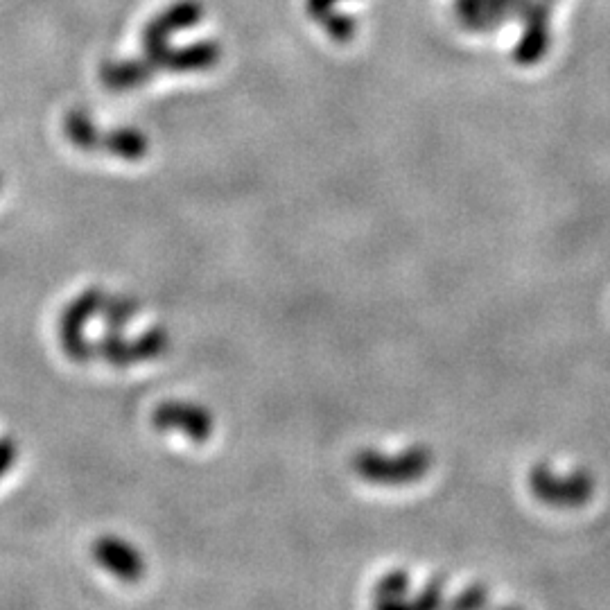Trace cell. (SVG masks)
<instances>
[{
    "mask_svg": "<svg viewBox=\"0 0 610 610\" xmlns=\"http://www.w3.org/2000/svg\"><path fill=\"white\" fill-rule=\"evenodd\" d=\"M434 455L427 446H412L400 455H382L378 450H362L353 457V470L362 479L378 486H407L423 479L432 468Z\"/></svg>",
    "mask_w": 610,
    "mask_h": 610,
    "instance_id": "cell-1",
    "label": "cell"
},
{
    "mask_svg": "<svg viewBox=\"0 0 610 610\" xmlns=\"http://www.w3.org/2000/svg\"><path fill=\"white\" fill-rule=\"evenodd\" d=\"M529 488L547 507L579 509L595 495V477L588 470L559 475L549 464H538L529 473Z\"/></svg>",
    "mask_w": 610,
    "mask_h": 610,
    "instance_id": "cell-2",
    "label": "cell"
},
{
    "mask_svg": "<svg viewBox=\"0 0 610 610\" xmlns=\"http://www.w3.org/2000/svg\"><path fill=\"white\" fill-rule=\"evenodd\" d=\"M104 296L107 294L100 287H89L80 296H75L59 317V344L77 364L93 360V342L86 337V326L95 315H100Z\"/></svg>",
    "mask_w": 610,
    "mask_h": 610,
    "instance_id": "cell-3",
    "label": "cell"
},
{
    "mask_svg": "<svg viewBox=\"0 0 610 610\" xmlns=\"http://www.w3.org/2000/svg\"><path fill=\"white\" fill-rule=\"evenodd\" d=\"M199 21H202V7L195 0H179V3L170 5L168 10L156 14L143 30V59L154 71H159L161 59L170 50V39L181 30L195 28Z\"/></svg>",
    "mask_w": 610,
    "mask_h": 610,
    "instance_id": "cell-4",
    "label": "cell"
},
{
    "mask_svg": "<svg viewBox=\"0 0 610 610\" xmlns=\"http://www.w3.org/2000/svg\"><path fill=\"white\" fill-rule=\"evenodd\" d=\"M170 348V335L161 326L145 330L141 337L127 339L122 333L107 330L98 342H93V357L113 366H129L154 360Z\"/></svg>",
    "mask_w": 610,
    "mask_h": 610,
    "instance_id": "cell-5",
    "label": "cell"
},
{
    "mask_svg": "<svg viewBox=\"0 0 610 610\" xmlns=\"http://www.w3.org/2000/svg\"><path fill=\"white\" fill-rule=\"evenodd\" d=\"M152 425L159 432H181L195 443H206L213 437L215 418L206 409L190 400H165L152 414Z\"/></svg>",
    "mask_w": 610,
    "mask_h": 610,
    "instance_id": "cell-6",
    "label": "cell"
},
{
    "mask_svg": "<svg viewBox=\"0 0 610 610\" xmlns=\"http://www.w3.org/2000/svg\"><path fill=\"white\" fill-rule=\"evenodd\" d=\"M549 14H552V5L549 0H529L525 10L520 12L518 19H522L525 28H522L520 39L513 50V59L522 66H531L543 59L549 50Z\"/></svg>",
    "mask_w": 610,
    "mask_h": 610,
    "instance_id": "cell-7",
    "label": "cell"
},
{
    "mask_svg": "<svg viewBox=\"0 0 610 610\" xmlns=\"http://www.w3.org/2000/svg\"><path fill=\"white\" fill-rule=\"evenodd\" d=\"M95 563L125 583H136L145 574V559L138 549L120 536H100L91 547Z\"/></svg>",
    "mask_w": 610,
    "mask_h": 610,
    "instance_id": "cell-8",
    "label": "cell"
},
{
    "mask_svg": "<svg viewBox=\"0 0 610 610\" xmlns=\"http://www.w3.org/2000/svg\"><path fill=\"white\" fill-rule=\"evenodd\" d=\"M222 52L215 41H197L186 48H170L161 59L159 71L170 73H197L208 71L220 61Z\"/></svg>",
    "mask_w": 610,
    "mask_h": 610,
    "instance_id": "cell-9",
    "label": "cell"
},
{
    "mask_svg": "<svg viewBox=\"0 0 610 610\" xmlns=\"http://www.w3.org/2000/svg\"><path fill=\"white\" fill-rule=\"evenodd\" d=\"M154 68L145 59H122V61H107L100 71V80L109 91L125 93L138 89L154 77Z\"/></svg>",
    "mask_w": 610,
    "mask_h": 610,
    "instance_id": "cell-10",
    "label": "cell"
},
{
    "mask_svg": "<svg viewBox=\"0 0 610 610\" xmlns=\"http://www.w3.org/2000/svg\"><path fill=\"white\" fill-rule=\"evenodd\" d=\"M100 152L118 156L122 161H141L150 152V141L136 127H118L113 132H102Z\"/></svg>",
    "mask_w": 610,
    "mask_h": 610,
    "instance_id": "cell-11",
    "label": "cell"
},
{
    "mask_svg": "<svg viewBox=\"0 0 610 610\" xmlns=\"http://www.w3.org/2000/svg\"><path fill=\"white\" fill-rule=\"evenodd\" d=\"M64 134L77 150L100 152L102 129L95 125L91 113L86 109H71L64 118Z\"/></svg>",
    "mask_w": 610,
    "mask_h": 610,
    "instance_id": "cell-12",
    "label": "cell"
},
{
    "mask_svg": "<svg viewBox=\"0 0 610 610\" xmlns=\"http://www.w3.org/2000/svg\"><path fill=\"white\" fill-rule=\"evenodd\" d=\"M141 312V303H138L136 296L129 294H113L104 296V303L100 308V317L104 319V326L113 333H122L132 319Z\"/></svg>",
    "mask_w": 610,
    "mask_h": 610,
    "instance_id": "cell-13",
    "label": "cell"
},
{
    "mask_svg": "<svg viewBox=\"0 0 610 610\" xmlns=\"http://www.w3.org/2000/svg\"><path fill=\"white\" fill-rule=\"evenodd\" d=\"M412 586V579H409L407 570H391L385 577L378 581L376 590V606H403L407 604V592Z\"/></svg>",
    "mask_w": 610,
    "mask_h": 610,
    "instance_id": "cell-14",
    "label": "cell"
},
{
    "mask_svg": "<svg viewBox=\"0 0 610 610\" xmlns=\"http://www.w3.org/2000/svg\"><path fill=\"white\" fill-rule=\"evenodd\" d=\"M459 21L468 30L486 32L488 28V0H455Z\"/></svg>",
    "mask_w": 610,
    "mask_h": 610,
    "instance_id": "cell-15",
    "label": "cell"
},
{
    "mask_svg": "<svg viewBox=\"0 0 610 610\" xmlns=\"http://www.w3.org/2000/svg\"><path fill=\"white\" fill-rule=\"evenodd\" d=\"M321 25H324V30L330 39H335L337 43H346L351 41L355 37L357 32V23L355 19H351V16L346 14H337V12H330L328 16H324V19L319 21Z\"/></svg>",
    "mask_w": 610,
    "mask_h": 610,
    "instance_id": "cell-16",
    "label": "cell"
},
{
    "mask_svg": "<svg viewBox=\"0 0 610 610\" xmlns=\"http://www.w3.org/2000/svg\"><path fill=\"white\" fill-rule=\"evenodd\" d=\"M527 3L529 0H488V28L495 30L511 16H520Z\"/></svg>",
    "mask_w": 610,
    "mask_h": 610,
    "instance_id": "cell-17",
    "label": "cell"
},
{
    "mask_svg": "<svg viewBox=\"0 0 610 610\" xmlns=\"http://www.w3.org/2000/svg\"><path fill=\"white\" fill-rule=\"evenodd\" d=\"M443 592H446V579L437 577L427 583L421 595H418L414 601H409V604L418 608H437L443 604Z\"/></svg>",
    "mask_w": 610,
    "mask_h": 610,
    "instance_id": "cell-18",
    "label": "cell"
},
{
    "mask_svg": "<svg viewBox=\"0 0 610 610\" xmlns=\"http://www.w3.org/2000/svg\"><path fill=\"white\" fill-rule=\"evenodd\" d=\"M486 601H488V590L482 586V583H473V586L461 590L459 595L450 601V606L452 608H479V606H486Z\"/></svg>",
    "mask_w": 610,
    "mask_h": 610,
    "instance_id": "cell-19",
    "label": "cell"
},
{
    "mask_svg": "<svg viewBox=\"0 0 610 610\" xmlns=\"http://www.w3.org/2000/svg\"><path fill=\"white\" fill-rule=\"evenodd\" d=\"M16 457H19V448H16V441L10 437L0 439V477H5L10 473Z\"/></svg>",
    "mask_w": 610,
    "mask_h": 610,
    "instance_id": "cell-20",
    "label": "cell"
},
{
    "mask_svg": "<svg viewBox=\"0 0 610 610\" xmlns=\"http://www.w3.org/2000/svg\"><path fill=\"white\" fill-rule=\"evenodd\" d=\"M337 3H342V0H305V12H308L310 19L321 21L330 12H335Z\"/></svg>",
    "mask_w": 610,
    "mask_h": 610,
    "instance_id": "cell-21",
    "label": "cell"
},
{
    "mask_svg": "<svg viewBox=\"0 0 610 610\" xmlns=\"http://www.w3.org/2000/svg\"><path fill=\"white\" fill-rule=\"evenodd\" d=\"M0 188H3V179H0Z\"/></svg>",
    "mask_w": 610,
    "mask_h": 610,
    "instance_id": "cell-22",
    "label": "cell"
}]
</instances>
